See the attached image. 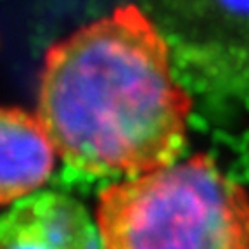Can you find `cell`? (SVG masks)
<instances>
[{
	"mask_svg": "<svg viewBox=\"0 0 249 249\" xmlns=\"http://www.w3.org/2000/svg\"><path fill=\"white\" fill-rule=\"evenodd\" d=\"M102 249H249V192L208 154L106 185Z\"/></svg>",
	"mask_w": 249,
	"mask_h": 249,
	"instance_id": "obj_2",
	"label": "cell"
},
{
	"mask_svg": "<svg viewBox=\"0 0 249 249\" xmlns=\"http://www.w3.org/2000/svg\"><path fill=\"white\" fill-rule=\"evenodd\" d=\"M54 142L40 118L18 106L0 111V202L7 208L35 194L55 166Z\"/></svg>",
	"mask_w": 249,
	"mask_h": 249,
	"instance_id": "obj_4",
	"label": "cell"
},
{
	"mask_svg": "<svg viewBox=\"0 0 249 249\" xmlns=\"http://www.w3.org/2000/svg\"><path fill=\"white\" fill-rule=\"evenodd\" d=\"M192 101L170 49L133 4L78 28L43 55L36 116L61 160L89 177H137L177 163Z\"/></svg>",
	"mask_w": 249,
	"mask_h": 249,
	"instance_id": "obj_1",
	"label": "cell"
},
{
	"mask_svg": "<svg viewBox=\"0 0 249 249\" xmlns=\"http://www.w3.org/2000/svg\"><path fill=\"white\" fill-rule=\"evenodd\" d=\"M0 249H102L97 225L70 196L38 192L2 216Z\"/></svg>",
	"mask_w": 249,
	"mask_h": 249,
	"instance_id": "obj_3",
	"label": "cell"
}]
</instances>
